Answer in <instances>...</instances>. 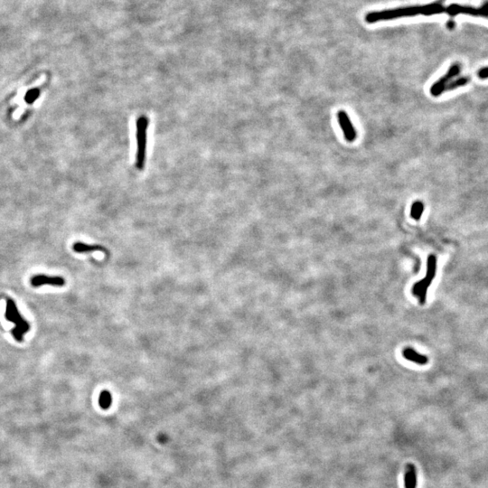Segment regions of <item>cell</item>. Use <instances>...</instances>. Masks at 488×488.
<instances>
[{"instance_id":"277c9868","label":"cell","mask_w":488,"mask_h":488,"mask_svg":"<svg viewBox=\"0 0 488 488\" xmlns=\"http://www.w3.org/2000/svg\"><path fill=\"white\" fill-rule=\"evenodd\" d=\"M6 318L16 325V326L12 329L14 338L18 342L23 341V336L30 329V325L27 323V321L23 317H21L17 305L11 298H8L7 300Z\"/></svg>"},{"instance_id":"7a4b0ae2","label":"cell","mask_w":488,"mask_h":488,"mask_svg":"<svg viewBox=\"0 0 488 488\" xmlns=\"http://www.w3.org/2000/svg\"><path fill=\"white\" fill-rule=\"evenodd\" d=\"M149 126V119L145 115L140 116L136 121V140L137 153L135 165L139 170H143L146 165V146H147V129Z\"/></svg>"},{"instance_id":"5bb4252c","label":"cell","mask_w":488,"mask_h":488,"mask_svg":"<svg viewBox=\"0 0 488 488\" xmlns=\"http://www.w3.org/2000/svg\"><path fill=\"white\" fill-rule=\"evenodd\" d=\"M424 211V204L420 201H416L412 204V209H411V216L414 220L418 221L420 220L422 214Z\"/></svg>"},{"instance_id":"d6986e66","label":"cell","mask_w":488,"mask_h":488,"mask_svg":"<svg viewBox=\"0 0 488 488\" xmlns=\"http://www.w3.org/2000/svg\"><path fill=\"white\" fill-rule=\"evenodd\" d=\"M438 1H440L441 3H443L444 1H446V0H438Z\"/></svg>"},{"instance_id":"7c38bea8","label":"cell","mask_w":488,"mask_h":488,"mask_svg":"<svg viewBox=\"0 0 488 488\" xmlns=\"http://www.w3.org/2000/svg\"><path fill=\"white\" fill-rule=\"evenodd\" d=\"M112 403V396L108 391H102L99 396V405L103 410H108Z\"/></svg>"},{"instance_id":"52a82bcc","label":"cell","mask_w":488,"mask_h":488,"mask_svg":"<svg viewBox=\"0 0 488 488\" xmlns=\"http://www.w3.org/2000/svg\"><path fill=\"white\" fill-rule=\"evenodd\" d=\"M337 121L339 123V126L342 128L344 139L348 142L355 141L356 137H357V134H356L355 127L353 126V124L351 122L348 114L344 110H339L337 112Z\"/></svg>"},{"instance_id":"5b68a950","label":"cell","mask_w":488,"mask_h":488,"mask_svg":"<svg viewBox=\"0 0 488 488\" xmlns=\"http://www.w3.org/2000/svg\"><path fill=\"white\" fill-rule=\"evenodd\" d=\"M460 71H461L460 64H452L450 66V69L444 74L443 76L439 78L436 83L432 84L431 90H430L431 95L433 97H438V96L441 95L445 91L447 85L460 73Z\"/></svg>"},{"instance_id":"ba28073f","label":"cell","mask_w":488,"mask_h":488,"mask_svg":"<svg viewBox=\"0 0 488 488\" xmlns=\"http://www.w3.org/2000/svg\"><path fill=\"white\" fill-rule=\"evenodd\" d=\"M31 284L34 287H40L43 285L63 287L65 284V279L63 277H49L46 275H36L31 279Z\"/></svg>"},{"instance_id":"9a60e30c","label":"cell","mask_w":488,"mask_h":488,"mask_svg":"<svg viewBox=\"0 0 488 488\" xmlns=\"http://www.w3.org/2000/svg\"><path fill=\"white\" fill-rule=\"evenodd\" d=\"M40 90L39 89H31L29 90L27 92H26V96H25V101H26V103L28 104H33L34 102L38 100L39 96H40Z\"/></svg>"},{"instance_id":"ac0fdd59","label":"cell","mask_w":488,"mask_h":488,"mask_svg":"<svg viewBox=\"0 0 488 488\" xmlns=\"http://www.w3.org/2000/svg\"><path fill=\"white\" fill-rule=\"evenodd\" d=\"M447 25H448V26H448V28H450V29H453V28L455 27V26H456V24H455L454 22H451V21L448 22V24H447Z\"/></svg>"},{"instance_id":"9c48e42d","label":"cell","mask_w":488,"mask_h":488,"mask_svg":"<svg viewBox=\"0 0 488 488\" xmlns=\"http://www.w3.org/2000/svg\"><path fill=\"white\" fill-rule=\"evenodd\" d=\"M73 251L77 253H89L92 252H102L104 253L108 254V251L101 245H89L85 244L81 241H77L73 244Z\"/></svg>"},{"instance_id":"6da1fadb","label":"cell","mask_w":488,"mask_h":488,"mask_svg":"<svg viewBox=\"0 0 488 488\" xmlns=\"http://www.w3.org/2000/svg\"><path fill=\"white\" fill-rule=\"evenodd\" d=\"M446 7L439 1L433 2L424 6H412V7H397L393 9H386L381 11H374L365 16V22L368 24H374L380 21L397 19L401 18H410L418 15L433 16L444 13Z\"/></svg>"},{"instance_id":"8fae6325","label":"cell","mask_w":488,"mask_h":488,"mask_svg":"<svg viewBox=\"0 0 488 488\" xmlns=\"http://www.w3.org/2000/svg\"><path fill=\"white\" fill-rule=\"evenodd\" d=\"M404 485L405 488H416L417 487V472L415 467L412 464H409L406 467Z\"/></svg>"},{"instance_id":"30bf717a","label":"cell","mask_w":488,"mask_h":488,"mask_svg":"<svg viewBox=\"0 0 488 488\" xmlns=\"http://www.w3.org/2000/svg\"><path fill=\"white\" fill-rule=\"evenodd\" d=\"M402 355H403V357L405 359H407V360L413 361V362H416V363L420 364V365H424L426 363H428V361H429V359H428L427 356L418 354L414 349L411 348V347H407V348L403 349Z\"/></svg>"},{"instance_id":"3957f363","label":"cell","mask_w":488,"mask_h":488,"mask_svg":"<svg viewBox=\"0 0 488 488\" xmlns=\"http://www.w3.org/2000/svg\"><path fill=\"white\" fill-rule=\"evenodd\" d=\"M437 273V257L430 255L427 261V274L424 279L417 282L412 288V294L418 298L419 304L423 305L427 299V292Z\"/></svg>"},{"instance_id":"2e32d148","label":"cell","mask_w":488,"mask_h":488,"mask_svg":"<svg viewBox=\"0 0 488 488\" xmlns=\"http://www.w3.org/2000/svg\"><path fill=\"white\" fill-rule=\"evenodd\" d=\"M477 75L482 80L488 79V67H483L480 70L478 71L477 72Z\"/></svg>"},{"instance_id":"8992f818","label":"cell","mask_w":488,"mask_h":488,"mask_svg":"<svg viewBox=\"0 0 488 488\" xmlns=\"http://www.w3.org/2000/svg\"><path fill=\"white\" fill-rule=\"evenodd\" d=\"M445 12L450 15V17H456L457 15H469L472 17H482L488 18V14L482 7H469L459 4H451L449 7H446Z\"/></svg>"},{"instance_id":"e0dca14e","label":"cell","mask_w":488,"mask_h":488,"mask_svg":"<svg viewBox=\"0 0 488 488\" xmlns=\"http://www.w3.org/2000/svg\"><path fill=\"white\" fill-rule=\"evenodd\" d=\"M482 8L488 14V1H486L483 5H482Z\"/></svg>"},{"instance_id":"4fadbf2b","label":"cell","mask_w":488,"mask_h":488,"mask_svg":"<svg viewBox=\"0 0 488 488\" xmlns=\"http://www.w3.org/2000/svg\"><path fill=\"white\" fill-rule=\"evenodd\" d=\"M470 81V78L467 76L458 77L456 78V80L454 81H451L446 87L445 89V91H450V90H454L457 89L459 87H462V86H465L467 85L468 83H469Z\"/></svg>"}]
</instances>
